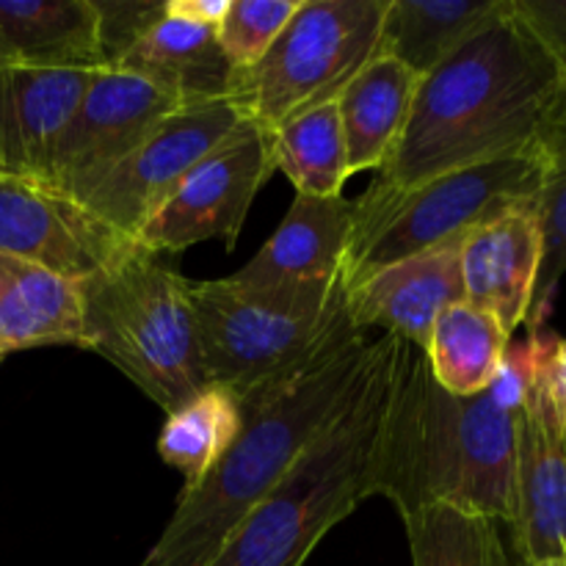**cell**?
<instances>
[{
    "instance_id": "1",
    "label": "cell",
    "mask_w": 566,
    "mask_h": 566,
    "mask_svg": "<svg viewBox=\"0 0 566 566\" xmlns=\"http://www.w3.org/2000/svg\"><path fill=\"white\" fill-rule=\"evenodd\" d=\"M390 346L370 340L343 313L302 365L238 398L243 426L221 462L191 490L138 566H208L254 506L357 398Z\"/></svg>"
},
{
    "instance_id": "2",
    "label": "cell",
    "mask_w": 566,
    "mask_h": 566,
    "mask_svg": "<svg viewBox=\"0 0 566 566\" xmlns=\"http://www.w3.org/2000/svg\"><path fill=\"white\" fill-rule=\"evenodd\" d=\"M562 81L512 0L420 81L407 130L376 182L403 191L528 147Z\"/></svg>"
},
{
    "instance_id": "3",
    "label": "cell",
    "mask_w": 566,
    "mask_h": 566,
    "mask_svg": "<svg viewBox=\"0 0 566 566\" xmlns=\"http://www.w3.org/2000/svg\"><path fill=\"white\" fill-rule=\"evenodd\" d=\"M517 420L490 390H442L426 352L398 340L374 495H385L401 520L451 506L512 525Z\"/></svg>"
},
{
    "instance_id": "4",
    "label": "cell",
    "mask_w": 566,
    "mask_h": 566,
    "mask_svg": "<svg viewBox=\"0 0 566 566\" xmlns=\"http://www.w3.org/2000/svg\"><path fill=\"white\" fill-rule=\"evenodd\" d=\"M398 337L335 423L249 512L208 566H304L318 542L374 495Z\"/></svg>"
},
{
    "instance_id": "5",
    "label": "cell",
    "mask_w": 566,
    "mask_h": 566,
    "mask_svg": "<svg viewBox=\"0 0 566 566\" xmlns=\"http://www.w3.org/2000/svg\"><path fill=\"white\" fill-rule=\"evenodd\" d=\"M188 285L142 247L83 280V348L108 359L166 415L208 387Z\"/></svg>"
},
{
    "instance_id": "6",
    "label": "cell",
    "mask_w": 566,
    "mask_h": 566,
    "mask_svg": "<svg viewBox=\"0 0 566 566\" xmlns=\"http://www.w3.org/2000/svg\"><path fill=\"white\" fill-rule=\"evenodd\" d=\"M547 177L545 158L531 142L517 153L448 171L403 191L374 182L354 199L357 213L343 263V291L396 260L462 243L509 210L536 202Z\"/></svg>"
},
{
    "instance_id": "7",
    "label": "cell",
    "mask_w": 566,
    "mask_h": 566,
    "mask_svg": "<svg viewBox=\"0 0 566 566\" xmlns=\"http://www.w3.org/2000/svg\"><path fill=\"white\" fill-rule=\"evenodd\" d=\"M208 385L238 398L291 374L346 313L343 282L243 287L230 276L188 285Z\"/></svg>"
},
{
    "instance_id": "8",
    "label": "cell",
    "mask_w": 566,
    "mask_h": 566,
    "mask_svg": "<svg viewBox=\"0 0 566 566\" xmlns=\"http://www.w3.org/2000/svg\"><path fill=\"white\" fill-rule=\"evenodd\" d=\"M385 9L387 0H302L269 53L238 72L235 99L269 130L337 99L379 53Z\"/></svg>"
},
{
    "instance_id": "9",
    "label": "cell",
    "mask_w": 566,
    "mask_h": 566,
    "mask_svg": "<svg viewBox=\"0 0 566 566\" xmlns=\"http://www.w3.org/2000/svg\"><path fill=\"white\" fill-rule=\"evenodd\" d=\"M247 119L235 97L180 105L77 202L136 241L182 180Z\"/></svg>"
},
{
    "instance_id": "10",
    "label": "cell",
    "mask_w": 566,
    "mask_h": 566,
    "mask_svg": "<svg viewBox=\"0 0 566 566\" xmlns=\"http://www.w3.org/2000/svg\"><path fill=\"white\" fill-rule=\"evenodd\" d=\"M274 171V136L269 127L247 119L182 180L144 224L136 243L149 254L186 252L213 238L232 249L254 197Z\"/></svg>"
},
{
    "instance_id": "11",
    "label": "cell",
    "mask_w": 566,
    "mask_h": 566,
    "mask_svg": "<svg viewBox=\"0 0 566 566\" xmlns=\"http://www.w3.org/2000/svg\"><path fill=\"white\" fill-rule=\"evenodd\" d=\"M136 249L133 238L105 224L77 199L44 182L0 171V254L70 280H88Z\"/></svg>"
},
{
    "instance_id": "12",
    "label": "cell",
    "mask_w": 566,
    "mask_h": 566,
    "mask_svg": "<svg viewBox=\"0 0 566 566\" xmlns=\"http://www.w3.org/2000/svg\"><path fill=\"white\" fill-rule=\"evenodd\" d=\"M551 365L553 357L536 376L517 420L512 531L523 566L566 558V398Z\"/></svg>"
},
{
    "instance_id": "13",
    "label": "cell",
    "mask_w": 566,
    "mask_h": 566,
    "mask_svg": "<svg viewBox=\"0 0 566 566\" xmlns=\"http://www.w3.org/2000/svg\"><path fill=\"white\" fill-rule=\"evenodd\" d=\"M180 105L147 81L119 70H94L81 108L72 116L48 186L81 199L119 166Z\"/></svg>"
},
{
    "instance_id": "14",
    "label": "cell",
    "mask_w": 566,
    "mask_h": 566,
    "mask_svg": "<svg viewBox=\"0 0 566 566\" xmlns=\"http://www.w3.org/2000/svg\"><path fill=\"white\" fill-rule=\"evenodd\" d=\"M459 249L462 243H451L396 260L348 287L346 307L354 326L363 332L376 326L426 352L437 318L464 302Z\"/></svg>"
},
{
    "instance_id": "15",
    "label": "cell",
    "mask_w": 566,
    "mask_h": 566,
    "mask_svg": "<svg viewBox=\"0 0 566 566\" xmlns=\"http://www.w3.org/2000/svg\"><path fill=\"white\" fill-rule=\"evenodd\" d=\"M464 302L514 329L528 321L542 269V221L536 202L520 205L470 232L459 249Z\"/></svg>"
},
{
    "instance_id": "16",
    "label": "cell",
    "mask_w": 566,
    "mask_h": 566,
    "mask_svg": "<svg viewBox=\"0 0 566 566\" xmlns=\"http://www.w3.org/2000/svg\"><path fill=\"white\" fill-rule=\"evenodd\" d=\"M354 199L302 197L265 247L230 276L243 287H304L343 282L348 241L354 232Z\"/></svg>"
},
{
    "instance_id": "17",
    "label": "cell",
    "mask_w": 566,
    "mask_h": 566,
    "mask_svg": "<svg viewBox=\"0 0 566 566\" xmlns=\"http://www.w3.org/2000/svg\"><path fill=\"white\" fill-rule=\"evenodd\" d=\"M94 70H48L11 64L9 125H6V171L48 186L53 158L81 108Z\"/></svg>"
},
{
    "instance_id": "18",
    "label": "cell",
    "mask_w": 566,
    "mask_h": 566,
    "mask_svg": "<svg viewBox=\"0 0 566 566\" xmlns=\"http://www.w3.org/2000/svg\"><path fill=\"white\" fill-rule=\"evenodd\" d=\"M111 70L142 77L177 105L235 97L238 70L221 50L213 28L166 14Z\"/></svg>"
},
{
    "instance_id": "19",
    "label": "cell",
    "mask_w": 566,
    "mask_h": 566,
    "mask_svg": "<svg viewBox=\"0 0 566 566\" xmlns=\"http://www.w3.org/2000/svg\"><path fill=\"white\" fill-rule=\"evenodd\" d=\"M36 346L83 348V280L0 254V357Z\"/></svg>"
},
{
    "instance_id": "20",
    "label": "cell",
    "mask_w": 566,
    "mask_h": 566,
    "mask_svg": "<svg viewBox=\"0 0 566 566\" xmlns=\"http://www.w3.org/2000/svg\"><path fill=\"white\" fill-rule=\"evenodd\" d=\"M418 86L420 77L401 61L390 55H374L359 70V75L337 94V116L346 138L352 175L365 169H385L407 130Z\"/></svg>"
},
{
    "instance_id": "21",
    "label": "cell",
    "mask_w": 566,
    "mask_h": 566,
    "mask_svg": "<svg viewBox=\"0 0 566 566\" xmlns=\"http://www.w3.org/2000/svg\"><path fill=\"white\" fill-rule=\"evenodd\" d=\"M0 44L11 64L105 70L92 0H0Z\"/></svg>"
},
{
    "instance_id": "22",
    "label": "cell",
    "mask_w": 566,
    "mask_h": 566,
    "mask_svg": "<svg viewBox=\"0 0 566 566\" xmlns=\"http://www.w3.org/2000/svg\"><path fill=\"white\" fill-rule=\"evenodd\" d=\"M512 0H387L379 53L401 61L423 81Z\"/></svg>"
},
{
    "instance_id": "23",
    "label": "cell",
    "mask_w": 566,
    "mask_h": 566,
    "mask_svg": "<svg viewBox=\"0 0 566 566\" xmlns=\"http://www.w3.org/2000/svg\"><path fill=\"white\" fill-rule=\"evenodd\" d=\"M509 343L512 335L495 315L470 302H459L437 318L426 357L442 390L475 396L495 381Z\"/></svg>"
},
{
    "instance_id": "24",
    "label": "cell",
    "mask_w": 566,
    "mask_h": 566,
    "mask_svg": "<svg viewBox=\"0 0 566 566\" xmlns=\"http://www.w3.org/2000/svg\"><path fill=\"white\" fill-rule=\"evenodd\" d=\"M243 426L241 401L227 387L208 385L202 392L166 415L158 437V453L182 475L186 486H197L235 442Z\"/></svg>"
},
{
    "instance_id": "25",
    "label": "cell",
    "mask_w": 566,
    "mask_h": 566,
    "mask_svg": "<svg viewBox=\"0 0 566 566\" xmlns=\"http://www.w3.org/2000/svg\"><path fill=\"white\" fill-rule=\"evenodd\" d=\"M274 166L302 197H340L352 177L337 103L318 105L271 130Z\"/></svg>"
},
{
    "instance_id": "26",
    "label": "cell",
    "mask_w": 566,
    "mask_h": 566,
    "mask_svg": "<svg viewBox=\"0 0 566 566\" xmlns=\"http://www.w3.org/2000/svg\"><path fill=\"white\" fill-rule=\"evenodd\" d=\"M497 523L451 506L403 517L412 566H509Z\"/></svg>"
},
{
    "instance_id": "27",
    "label": "cell",
    "mask_w": 566,
    "mask_h": 566,
    "mask_svg": "<svg viewBox=\"0 0 566 566\" xmlns=\"http://www.w3.org/2000/svg\"><path fill=\"white\" fill-rule=\"evenodd\" d=\"M302 0H230L219 36L221 50L238 72L252 70L276 42Z\"/></svg>"
},
{
    "instance_id": "28",
    "label": "cell",
    "mask_w": 566,
    "mask_h": 566,
    "mask_svg": "<svg viewBox=\"0 0 566 566\" xmlns=\"http://www.w3.org/2000/svg\"><path fill=\"white\" fill-rule=\"evenodd\" d=\"M536 210L542 221V269L531 315L525 321L531 332H542L558 293V282L566 274V171L547 180L545 191L536 199Z\"/></svg>"
},
{
    "instance_id": "29",
    "label": "cell",
    "mask_w": 566,
    "mask_h": 566,
    "mask_svg": "<svg viewBox=\"0 0 566 566\" xmlns=\"http://www.w3.org/2000/svg\"><path fill=\"white\" fill-rule=\"evenodd\" d=\"M105 70L116 64L166 14V0H92Z\"/></svg>"
},
{
    "instance_id": "30",
    "label": "cell",
    "mask_w": 566,
    "mask_h": 566,
    "mask_svg": "<svg viewBox=\"0 0 566 566\" xmlns=\"http://www.w3.org/2000/svg\"><path fill=\"white\" fill-rule=\"evenodd\" d=\"M514 9L566 77V0H514Z\"/></svg>"
},
{
    "instance_id": "31",
    "label": "cell",
    "mask_w": 566,
    "mask_h": 566,
    "mask_svg": "<svg viewBox=\"0 0 566 566\" xmlns=\"http://www.w3.org/2000/svg\"><path fill=\"white\" fill-rule=\"evenodd\" d=\"M534 144L542 153V158H545L551 177L564 175L566 171V77L562 81V86H558L556 97H553L539 130H536ZM551 177H547V180H551Z\"/></svg>"
},
{
    "instance_id": "32",
    "label": "cell",
    "mask_w": 566,
    "mask_h": 566,
    "mask_svg": "<svg viewBox=\"0 0 566 566\" xmlns=\"http://www.w3.org/2000/svg\"><path fill=\"white\" fill-rule=\"evenodd\" d=\"M230 0H166V17L219 31Z\"/></svg>"
},
{
    "instance_id": "33",
    "label": "cell",
    "mask_w": 566,
    "mask_h": 566,
    "mask_svg": "<svg viewBox=\"0 0 566 566\" xmlns=\"http://www.w3.org/2000/svg\"><path fill=\"white\" fill-rule=\"evenodd\" d=\"M11 59L0 44V171H6V125H9V88H6V75H9Z\"/></svg>"
},
{
    "instance_id": "34",
    "label": "cell",
    "mask_w": 566,
    "mask_h": 566,
    "mask_svg": "<svg viewBox=\"0 0 566 566\" xmlns=\"http://www.w3.org/2000/svg\"><path fill=\"white\" fill-rule=\"evenodd\" d=\"M553 379H556V387L562 390V396L566 398V340L558 343L556 354H553Z\"/></svg>"
},
{
    "instance_id": "35",
    "label": "cell",
    "mask_w": 566,
    "mask_h": 566,
    "mask_svg": "<svg viewBox=\"0 0 566 566\" xmlns=\"http://www.w3.org/2000/svg\"><path fill=\"white\" fill-rule=\"evenodd\" d=\"M536 566H566V558H562V562H545V564H536Z\"/></svg>"
}]
</instances>
